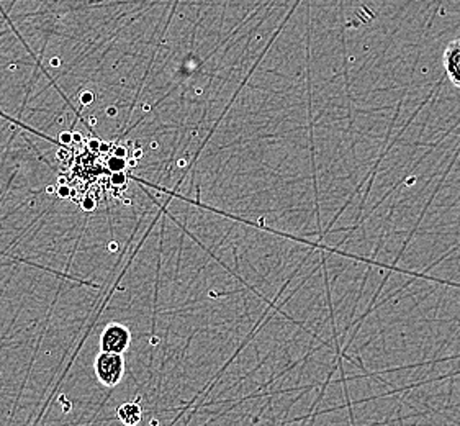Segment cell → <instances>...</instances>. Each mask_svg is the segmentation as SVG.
<instances>
[{"mask_svg":"<svg viewBox=\"0 0 460 426\" xmlns=\"http://www.w3.org/2000/svg\"><path fill=\"white\" fill-rule=\"evenodd\" d=\"M95 376L105 387H117L125 376V359L123 354L102 351L95 358Z\"/></svg>","mask_w":460,"mask_h":426,"instance_id":"cell-1","label":"cell"},{"mask_svg":"<svg viewBox=\"0 0 460 426\" xmlns=\"http://www.w3.org/2000/svg\"><path fill=\"white\" fill-rule=\"evenodd\" d=\"M73 139H75V141H81V139H83V137H81L79 133H73Z\"/></svg>","mask_w":460,"mask_h":426,"instance_id":"cell-11","label":"cell"},{"mask_svg":"<svg viewBox=\"0 0 460 426\" xmlns=\"http://www.w3.org/2000/svg\"><path fill=\"white\" fill-rule=\"evenodd\" d=\"M129 166H137V159H131V161H129Z\"/></svg>","mask_w":460,"mask_h":426,"instance_id":"cell-12","label":"cell"},{"mask_svg":"<svg viewBox=\"0 0 460 426\" xmlns=\"http://www.w3.org/2000/svg\"><path fill=\"white\" fill-rule=\"evenodd\" d=\"M84 209H85L87 212H93V209H95V202L91 200V199H85V200H84Z\"/></svg>","mask_w":460,"mask_h":426,"instance_id":"cell-6","label":"cell"},{"mask_svg":"<svg viewBox=\"0 0 460 426\" xmlns=\"http://www.w3.org/2000/svg\"><path fill=\"white\" fill-rule=\"evenodd\" d=\"M442 63H444V71L447 75V79L460 89V38L454 40L446 47Z\"/></svg>","mask_w":460,"mask_h":426,"instance_id":"cell-3","label":"cell"},{"mask_svg":"<svg viewBox=\"0 0 460 426\" xmlns=\"http://www.w3.org/2000/svg\"><path fill=\"white\" fill-rule=\"evenodd\" d=\"M117 417L125 426H137L143 420V408L139 407L138 402L123 404L117 410Z\"/></svg>","mask_w":460,"mask_h":426,"instance_id":"cell-4","label":"cell"},{"mask_svg":"<svg viewBox=\"0 0 460 426\" xmlns=\"http://www.w3.org/2000/svg\"><path fill=\"white\" fill-rule=\"evenodd\" d=\"M131 344V333L125 324H109L101 334V350L103 352L125 354Z\"/></svg>","mask_w":460,"mask_h":426,"instance_id":"cell-2","label":"cell"},{"mask_svg":"<svg viewBox=\"0 0 460 426\" xmlns=\"http://www.w3.org/2000/svg\"><path fill=\"white\" fill-rule=\"evenodd\" d=\"M127 156V151H125V148H119L117 149V158H125Z\"/></svg>","mask_w":460,"mask_h":426,"instance_id":"cell-8","label":"cell"},{"mask_svg":"<svg viewBox=\"0 0 460 426\" xmlns=\"http://www.w3.org/2000/svg\"><path fill=\"white\" fill-rule=\"evenodd\" d=\"M93 101V95L91 93H84L83 95V102L84 103H89Z\"/></svg>","mask_w":460,"mask_h":426,"instance_id":"cell-9","label":"cell"},{"mask_svg":"<svg viewBox=\"0 0 460 426\" xmlns=\"http://www.w3.org/2000/svg\"><path fill=\"white\" fill-rule=\"evenodd\" d=\"M58 194H59V197H61V199H67L71 192H69V189H67V187L61 186V184H59V189H58Z\"/></svg>","mask_w":460,"mask_h":426,"instance_id":"cell-5","label":"cell"},{"mask_svg":"<svg viewBox=\"0 0 460 426\" xmlns=\"http://www.w3.org/2000/svg\"><path fill=\"white\" fill-rule=\"evenodd\" d=\"M143 156V151L141 149H137V153H135V159H139Z\"/></svg>","mask_w":460,"mask_h":426,"instance_id":"cell-10","label":"cell"},{"mask_svg":"<svg viewBox=\"0 0 460 426\" xmlns=\"http://www.w3.org/2000/svg\"><path fill=\"white\" fill-rule=\"evenodd\" d=\"M71 139H73V133H63V135H61V141H63L65 145H69Z\"/></svg>","mask_w":460,"mask_h":426,"instance_id":"cell-7","label":"cell"}]
</instances>
